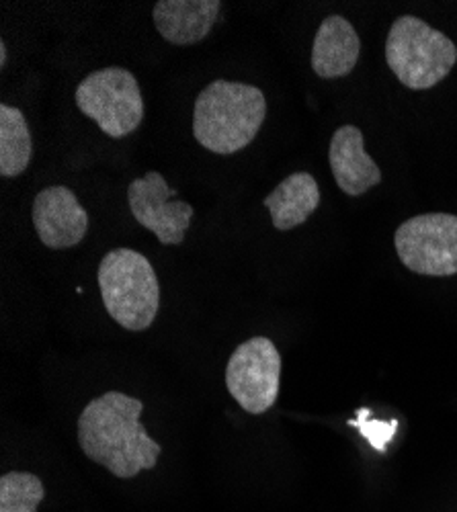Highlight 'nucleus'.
Segmentation results:
<instances>
[{"instance_id": "obj_16", "label": "nucleus", "mask_w": 457, "mask_h": 512, "mask_svg": "<svg viewBox=\"0 0 457 512\" xmlns=\"http://www.w3.org/2000/svg\"><path fill=\"white\" fill-rule=\"evenodd\" d=\"M349 424H357L361 429V435L369 439L371 445H376L380 451H384L386 443L394 437V429L398 426L396 420H392L390 424L386 422H378V420H369V422H363V418L359 420H351Z\"/></svg>"}, {"instance_id": "obj_17", "label": "nucleus", "mask_w": 457, "mask_h": 512, "mask_svg": "<svg viewBox=\"0 0 457 512\" xmlns=\"http://www.w3.org/2000/svg\"><path fill=\"white\" fill-rule=\"evenodd\" d=\"M7 64V44L5 41H0V66Z\"/></svg>"}, {"instance_id": "obj_12", "label": "nucleus", "mask_w": 457, "mask_h": 512, "mask_svg": "<svg viewBox=\"0 0 457 512\" xmlns=\"http://www.w3.org/2000/svg\"><path fill=\"white\" fill-rule=\"evenodd\" d=\"M361 52L355 27L341 15L326 17L314 37L312 68L320 78H343L353 72Z\"/></svg>"}, {"instance_id": "obj_2", "label": "nucleus", "mask_w": 457, "mask_h": 512, "mask_svg": "<svg viewBox=\"0 0 457 512\" xmlns=\"http://www.w3.org/2000/svg\"><path fill=\"white\" fill-rule=\"evenodd\" d=\"M267 117V101L253 84L214 80L193 107V138L214 154H236L251 144Z\"/></svg>"}, {"instance_id": "obj_1", "label": "nucleus", "mask_w": 457, "mask_h": 512, "mask_svg": "<svg viewBox=\"0 0 457 512\" xmlns=\"http://www.w3.org/2000/svg\"><path fill=\"white\" fill-rule=\"evenodd\" d=\"M142 412V400L121 392H107L91 400L76 424L82 453L121 480L154 469L162 447L144 429Z\"/></svg>"}, {"instance_id": "obj_4", "label": "nucleus", "mask_w": 457, "mask_h": 512, "mask_svg": "<svg viewBox=\"0 0 457 512\" xmlns=\"http://www.w3.org/2000/svg\"><path fill=\"white\" fill-rule=\"evenodd\" d=\"M386 64L410 91H429L457 64L453 39L419 17H398L386 39Z\"/></svg>"}, {"instance_id": "obj_7", "label": "nucleus", "mask_w": 457, "mask_h": 512, "mask_svg": "<svg viewBox=\"0 0 457 512\" xmlns=\"http://www.w3.org/2000/svg\"><path fill=\"white\" fill-rule=\"evenodd\" d=\"M281 355L267 336L238 345L226 365V388L248 414H265L279 398Z\"/></svg>"}, {"instance_id": "obj_13", "label": "nucleus", "mask_w": 457, "mask_h": 512, "mask_svg": "<svg viewBox=\"0 0 457 512\" xmlns=\"http://www.w3.org/2000/svg\"><path fill=\"white\" fill-rule=\"evenodd\" d=\"M273 226L281 232L294 230L308 222L320 205V187L310 173H294L281 181L263 201Z\"/></svg>"}, {"instance_id": "obj_5", "label": "nucleus", "mask_w": 457, "mask_h": 512, "mask_svg": "<svg viewBox=\"0 0 457 512\" xmlns=\"http://www.w3.org/2000/svg\"><path fill=\"white\" fill-rule=\"evenodd\" d=\"M78 111L93 119L113 140L134 134L144 121V99L138 78L126 68H101L78 84Z\"/></svg>"}, {"instance_id": "obj_14", "label": "nucleus", "mask_w": 457, "mask_h": 512, "mask_svg": "<svg viewBox=\"0 0 457 512\" xmlns=\"http://www.w3.org/2000/svg\"><path fill=\"white\" fill-rule=\"evenodd\" d=\"M33 156V142L21 109L0 105V175L13 179L23 175Z\"/></svg>"}, {"instance_id": "obj_8", "label": "nucleus", "mask_w": 457, "mask_h": 512, "mask_svg": "<svg viewBox=\"0 0 457 512\" xmlns=\"http://www.w3.org/2000/svg\"><path fill=\"white\" fill-rule=\"evenodd\" d=\"M175 195V189L156 170H150L142 179H134L128 187L132 216L166 246L183 244L193 220V205L179 199L173 201Z\"/></svg>"}, {"instance_id": "obj_10", "label": "nucleus", "mask_w": 457, "mask_h": 512, "mask_svg": "<svg viewBox=\"0 0 457 512\" xmlns=\"http://www.w3.org/2000/svg\"><path fill=\"white\" fill-rule=\"evenodd\" d=\"M328 160L337 185L349 197H361L382 183V170L367 154L357 125L339 127L330 140Z\"/></svg>"}, {"instance_id": "obj_9", "label": "nucleus", "mask_w": 457, "mask_h": 512, "mask_svg": "<svg viewBox=\"0 0 457 512\" xmlns=\"http://www.w3.org/2000/svg\"><path fill=\"white\" fill-rule=\"evenodd\" d=\"M31 218L39 240L52 250L72 248L89 232L87 209L72 189L62 185L46 187L35 195Z\"/></svg>"}, {"instance_id": "obj_15", "label": "nucleus", "mask_w": 457, "mask_h": 512, "mask_svg": "<svg viewBox=\"0 0 457 512\" xmlns=\"http://www.w3.org/2000/svg\"><path fill=\"white\" fill-rule=\"evenodd\" d=\"M46 488L35 474L11 472L0 478V512H37Z\"/></svg>"}, {"instance_id": "obj_6", "label": "nucleus", "mask_w": 457, "mask_h": 512, "mask_svg": "<svg viewBox=\"0 0 457 512\" xmlns=\"http://www.w3.org/2000/svg\"><path fill=\"white\" fill-rule=\"evenodd\" d=\"M394 246L400 263L417 275H457V216L423 213L398 226Z\"/></svg>"}, {"instance_id": "obj_3", "label": "nucleus", "mask_w": 457, "mask_h": 512, "mask_svg": "<svg viewBox=\"0 0 457 512\" xmlns=\"http://www.w3.org/2000/svg\"><path fill=\"white\" fill-rule=\"evenodd\" d=\"M99 287L107 314L130 332L148 330L160 308V283L142 252L115 248L99 265Z\"/></svg>"}, {"instance_id": "obj_11", "label": "nucleus", "mask_w": 457, "mask_h": 512, "mask_svg": "<svg viewBox=\"0 0 457 512\" xmlns=\"http://www.w3.org/2000/svg\"><path fill=\"white\" fill-rule=\"evenodd\" d=\"M220 9V0H160L152 9V19L169 44L193 46L210 35Z\"/></svg>"}]
</instances>
